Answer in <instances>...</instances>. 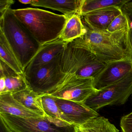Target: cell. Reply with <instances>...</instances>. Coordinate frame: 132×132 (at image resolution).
Segmentation results:
<instances>
[{
	"instance_id": "obj_1",
	"label": "cell",
	"mask_w": 132,
	"mask_h": 132,
	"mask_svg": "<svg viewBox=\"0 0 132 132\" xmlns=\"http://www.w3.org/2000/svg\"><path fill=\"white\" fill-rule=\"evenodd\" d=\"M84 25L86 33L76 39L88 47L99 59L109 63L132 59L127 38L129 28L110 33L106 31L95 30Z\"/></svg>"
},
{
	"instance_id": "obj_2",
	"label": "cell",
	"mask_w": 132,
	"mask_h": 132,
	"mask_svg": "<svg viewBox=\"0 0 132 132\" xmlns=\"http://www.w3.org/2000/svg\"><path fill=\"white\" fill-rule=\"evenodd\" d=\"M12 11L40 46L59 38L68 19L63 14L36 8Z\"/></svg>"
},
{
	"instance_id": "obj_3",
	"label": "cell",
	"mask_w": 132,
	"mask_h": 132,
	"mask_svg": "<svg viewBox=\"0 0 132 132\" xmlns=\"http://www.w3.org/2000/svg\"><path fill=\"white\" fill-rule=\"evenodd\" d=\"M107 64L99 59L88 47L75 39L67 43L62 54L61 66L64 82L73 75L82 78L93 79Z\"/></svg>"
},
{
	"instance_id": "obj_4",
	"label": "cell",
	"mask_w": 132,
	"mask_h": 132,
	"mask_svg": "<svg viewBox=\"0 0 132 132\" xmlns=\"http://www.w3.org/2000/svg\"><path fill=\"white\" fill-rule=\"evenodd\" d=\"M0 30L24 71L40 45L14 16L11 8L0 18Z\"/></svg>"
},
{
	"instance_id": "obj_5",
	"label": "cell",
	"mask_w": 132,
	"mask_h": 132,
	"mask_svg": "<svg viewBox=\"0 0 132 132\" xmlns=\"http://www.w3.org/2000/svg\"><path fill=\"white\" fill-rule=\"evenodd\" d=\"M61 55L49 63L24 71L28 89L41 96L51 95L57 90L64 81L61 66Z\"/></svg>"
},
{
	"instance_id": "obj_6",
	"label": "cell",
	"mask_w": 132,
	"mask_h": 132,
	"mask_svg": "<svg viewBox=\"0 0 132 132\" xmlns=\"http://www.w3.org/2000/svg\"><path fill=\"white\" fill-rule=\"evenodd\" d=\"M13 132H76V126L47 116L23 118L0 113Z\"/></svg>"
},
{
	"instance_id": "obj_7",
	"label": "cell",
	"mask_w": 132,
	"mask_h": 132,
	"mask_svg": "<svg viewBox=\"0 0 132 132\" xmlns=\"http://www.w3.org/2000/svg\"><path fill=\"white\" fill-rule=\"evenodd\" d=\"M132 94V73L112 85L96 91L83 104L96 111L107 105L124 104Z\"/></svg>"
},
{
	"instance_id": "obj_8",
	"label": "cell",
	"mask_w": 132,
	"mask_h": 132,
	"mask_svg": "<svg viewBox=\"0 0 132 132\" xmlns=\"http://www.w3.org/2000/svg\"><path fill=\"white\" fill-rule=\"evenodd\" d=\"M93 79L71 76L51 95L55 98L83 103L97 91L93 87Z\"/></svg>"
},
{
	"instance_id": "obj_9",
	"label": "cell",
	"mask_w": 132,
	"mask_h": 132,
	"mask_svg": "<svg viewBox=\"0 0 132 132\" xmlns=\"http://www.w3.org/2000/svg\"><path fill=\"white\" fill-rule=\"evenodd\" d=\"M131 73L132 59L110 62L93 78V87L97 91L101 90L120 81Z\"/></svg>"
},
{
	"instance_id": "obj_10",
	"label": "cell",
	"mask_w": 132,
	"mask_h": 132,
	"mask_svg": "<svg viewBox=\"0 0 132 132\" xmlns=\"http://www.w3.org/2000/svg\"><path fill=\"white\" fill-rule=\"evenodd\" d=\"M55 98L63 121L76 127L82 126L99 115L83 103Z\"/></svg>"
},
{
	"instance_id": "obj_11",
	"label": "cell",
	"mask_w": 132,
	"mask_h": 132,
	"mask_svg": "<svg viewBox=\"0 0 132 132\" xmlns=\"http://www.w3.org/2000/svg\"><path fill=\"white\" fill-rule=\"evenodd\" d=\"M122 13L121 9L109 7L81 16L83 24L93 30L105 31L116 17Z\"/></svg>"
},
{
	"instance_id": "obj_12",
	"label": "cell",
	"mask_w": 132,
	"mask_h": 132,
	"mask_svg": "<svg viewBox=\"0 0 132 132\" xmlns=\"http://www.w3.org/2000/svg\"><path fill=\"white\" fill-rule=\"evenodd\" d=\"M0 76V94H13L28 88L24 75L18 74L1 59Z\"/></svg>"
},
{
	"instance_id": "obj_13",
	"label": "cell",
	"mask_w": 132,
	"mask_h": 132,
	"mask_svg": "<svg viewBox=\"0 0 132 132\" xmlns=\"http://www.w3.org/2000/svg\"><path fill=\"white\" fill-rule=\"evenodd\" d=\"M67 44L59 37L55 40L41 46L24 71L26 69L47 64L53 61L61 54Z\"/></svg>"
},
{
	"instance_id": "obj_14",
	"label": "cell",
	"mask_w": 132,
	"mask_h": 132,
	"mask_svg": "<svg viewBox=\"0 0 132 132\" xmlns=\"http://www.w3.org/2000/svg\"><path fill=\"white\" fill-rule=\"evenodd\" d=\"M0 113L23 118L42 116L25 107L15 99L10 93L0 94Z\"/></svg>"
},
{
	"instance_id": "obj_15",
	"label": "cell",
	"mask_w": 132,
	"mask_h": 132,
	"mask_svg": "<svg viewBox=\"0 0 132 132\" xmlns=\"http://www.w3.org/2000/svg\"><path fill=\"white\" fill-rule=\"evenodd\" d=\"M83 0H34L31 6L40 7L59 11L69 18L76 14H79Z\"/></svg>"
},
{
	"instance_id": "obj_16",
	"label": "cell",
	"mask_w": 132,
	"mask_h": 132,
	"mask_svg": "<svg viewBox=\"0 0 132 132\" xmlns=\"http://www.w3.org/2000/svg\"><path fill=\"white\" fill-rule=\"evenodd\" d=\"M86 31L81 16L76 14L68 18L59 37L69 43L84 35Z\"/></svg>"
},
{
	"instance_id": "obj_17",
	"label": "cell",
	"mask_w": 132,
	"mask_h": 132,
	"mask_svg": "<svg viewBox=\"0 0 132 132\" xmlns=\"http://www.w3.org/2000/svg\"><path fill=\"white\" fill-rule=\"evenodd\" d=\"M15 99L28 109L42 116H45L42 107V96L28 88L12 94Z\"/></svg>"
},
{
	"instance_id": "obj_18",
	"label": "cell",
	"mask_w": 132,
	"mask_h": 132,
	"mask_svg": "<svg viewBox=\"0 0 132 132\" xmlns=\"http://www.w3.org/2000/svg\"><path fill=\"white\" fill-rule=\"evenodd\" d=\"M0 59L18 74L24 75V71L15 53L2 31H0Z\"/></svg>"
},
{
	"instance_id": "obj_19",
	"label": "cell",
	"mask_w": 132,
	"mask_h": 132,
	"mask_svg": "<svg viewBox=\"0 0 132 132\" xmlns=\"http://www.w3.org/2000/svg\"><path fill=\"white\" fill-rule=\"evenodd\" d=\"M76 127L81 132H119L115 126L103 117H95Z\"/></svg>"
},
{
	"instance_id": "obj_20",
	"label": "cell",
	"mask_w": 132,
	"mask_h": 132,
	"mask_svg": "<svg viewBox=\"0 0 132 132\" xmlns=\"http://www.w3.org/2000/svg\"><path fill=\"white\" fill-rule=\"evenodd\" d=\"M129 0H83L79 14L82 16L89 12L109 7L121 9Z\"/></svg>"
},
{
	"instance_id": "obj_21",
	"label": "cell",
	"mask_w": 132,
	"mask_h": 132,
	"mask_svg": "<svg viewBox=\"0 0 132 132\" xmlns=\"http://www.w3.org/2000/svg\"><path fill=\"white\" fill-rule=\"evenodd\" d=\"M42 102L46 116L52 119L63 121L62 114L54 97L49 94L43 95L42 96Z\"/></svg>"
},
{
	"instance_id": "obj_22",
	"label": "cell",
	"mask_w": 132,
	"mask_h": 132,
	"mask_svg": "<svg viewBox=\"0 0 132 132\" xmlns=\"http://www.w3.org/2000/svg\"><path fill=\"white\" fill-rule=\"evenodd\" d=\"M129 24L127 18L122 13L117 16L110 24L106 31L114 33L129 28Z\"/></svg>"
},
{
	"instance_id": "obj_23",
	"label": "cell",
	"mask_w": 132,
	"mask_h": 132,
	"mask_svg": "<svg viewBox=\"0 0 132 132\" xmlns=\"http://www.w3.org/2000/svg\"><path fill=\"white\" fill-rule=\"evenodd\" d=\"M120 126L122 132H132V112L122 117Z\"/></svg>"
},
{
	"instance_id": "obj_24",
	"label": "cell",
	"mask_w": 132,
	"mask_h": 132,
	"mask_svg": "<svg viewBox=\"0 0 132 132\" xmlns=\"http://www.w3.org/2000/svg\"><path fill=\"white\" fill-rule=\"evenodd\" d=\"M121 10L128 21L129 29L132 30V1L129 0L123 6Z\"/></svg>"
},
{
	"instance_id": "obj_25",
	"label": "cell",
	"mask_w": 132,
	"mask_h": 132,
	"mask_svg": "<svg viewBox=\"0 0 132 132\" xmlns=\"http://www.w3.org/2000/svg\"><path fill=\"white\" fill-rule=\"evenodd\" d=\"M14 3L13 0H1L0 1V18L3 17L6 12L10 9L11 5Z\"/></svg>"
},
{
	"instance_id": "obj_26",
	"label": "cell",
	"mask_w": 132,
	"mask_h": 132,
	"mask_svg": "<svg viewBox=\"0 0 132 132\" xmlns=\"http://www.w3.org/2000/svg\"><path fill=\"white\" fill-rule=\"evenodd\" d=\"M0 132H13L6 124L1 117L0 116Z\"/></svg>"
},
{
	"instance_id": "obj_27",
	"label": "cell",
	"mask_w": 132,
	"mask_h": 132,
	"mask_svg": "<svg viewBox=\"0 0 132 132\" xmlns=\"http://www.w3.org/2000/svg\"><path fill=\"white\" fill-rule=\"evenodd\" d=\"M127 38L129 46L132 53V30H130L129 28L127 32Z\"/></svg>"
},
{
	"instance_id": "obj_28",
	"label": "cell",
	"mask_w": 132,
	"mask_h": 132,
	"mask_svg": "<svg viewBox=\"0 0 132 132\" xmlns=\"http://www.w3.org/2000/svg\"><path fill=\"white\" fill-rule=\"evenodd\" d=\"M34 0H19L18 1L21 3L24 4H32L34 3Z\"/></svg>"
},
{
	"instance_id": "obj_29",
	"label": "cell",
	"mask_w": 132,
	"mask_h": 132,
	"mask_svg": "<svg viewBox=\"0 0 132 132\" xmlns=\"http://www.w3.org/2000/svg\"><path fill=\"white\" fill-rule=\"evenodd\" d=\"M76 132H81L76 127Z\"/></svg>"
}]
</instances>
